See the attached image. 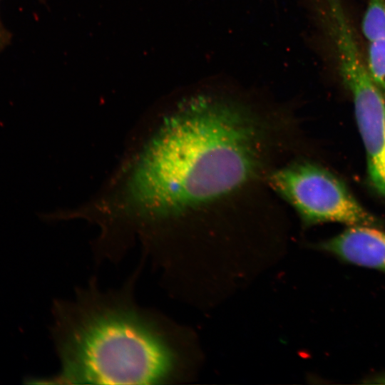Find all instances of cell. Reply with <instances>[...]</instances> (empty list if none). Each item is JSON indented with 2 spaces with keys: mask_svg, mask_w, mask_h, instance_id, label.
<instances>
[{
  "mask_svg": "<svg viewBox=\"0 0 385 385\" xmlns=\"http://www.w3.org/2000/svg\"><path fill=\"white\" fill-rule=\"evenodd\" d=\"M262 134L255 116L232 99L202 93L179 106L145 148L128 184L143 242L157 222L247 182L260 163Z\"/></svg>",
  "mask_w": 385,
  "mask_h": 385,
  "instance_id": "6da1fadb",
  "label": "cell"
},
{
  "mask_svg": "<svg viewBox=\"0 0 385 385\" xmlns=\"http://www.w3.org/2000/svg\"><path fill=\"white\" fill-rule=\"evenodd\" d=\"M141 267L120 287L103 289L93 277L71 297L54 300L51 330L60 367L41 383L160 385L177 378L175 332L135 298Z\"/></svg>",
  "mask_w": 385,
  "mask_h": 385,
  "instance_id": "7a4b0ae2",
  "label": "cell"
},
{
  "mask_svg": "<svg viewBox=\"0 0 385 385\" xmlns=\"http://www.w3.org/2000/svg\"><path fill=\"white\" fill-rule=\"evenodd\" d=\"M270 180L306 225L328 222L350 227H375L377 224L342 181L317 164L307 161L292 163L274 171Z\"/></svg>",
  "mask_w": 385,
  "mask_h": 385,
  "instance_id": "3957f363",
  "label": "cell"
},
{
  "mask_svg": "<svg viewBox=\"0 0 385 385\" xmlns=\"http://www.w3.org/2000/svg\"><path fill=\"white\" fill-rule=\"evenodd\" d=\"M369 178L385 196V98L375 83L351 91Z\"/></svg>",
  "mask_w": 385,
  "mask_h": 385,
  "instance_id": "277c9868",
  "label": "cell"
},
{
  "mask_svg": "<svg viewBox=\"0 0 385 385\" xmlns=\"http://www.w3.org/2000/svg\"><path fill=\"white\" fill-rule=\"evenodd\" d=\"M321 247L350 263L385 272V232L373 226H351Z\"/></svg>",
  "mask_w": 385,
  "mask_h": 385,
  "instance_id": "5b68a950",
  "label": "cell"
},
{
  "mask_svg": "<svg viewBox=\"0 0 385 385\" xmlns=\"http://www.w3.org/2000/svg\"><path fill=\"white\" fill-rule=\"evenodd\" d=\"M368 42H385V0H369L361 23Z\"/></svg>",
  "mask_w": 385,
  "mask_h": 385,
  "instance_id": "8992f818",
  "label": "cell"
},
{
  "mask_svg": "<svg viewBox=\"0 0 385 385\" xmlns=\"http://www.w3.org/2000/svg\"><path fill=\"white\" fill-rule=\"evenodd\" d=\"M366 62L369 74L385 96V42H368Z\"/></svg>",
  "mask_w": 385,
  "mask_h": 385,
  "instance_id": "52a82bcc",
  "label": "cell"
},
{
  "mask_svg": "<svg viewBox=\"0 0 385 385\" xmlns=\"http://www.w3.org/2000/svg\"><path fill=\"white\" fill-rule=\"evenodd\" d=\"M10 39L9 32L3 26L0 21V51L4 48Z\"/></svg>",
  "mask_w": 385,
  "mask_h": 385,
  "instance_id": "ba28073f",
  "label": "cell"
},
{
  "mask_svg": "<svg viewBox=\"0 0 385 385\" xmlns=\"http://www.w3.org/2000/svg\"><path fill=\"white\" fill-rule=\"evenodd\" d=\"M374 379V380L372 381L374 384H385V374L380 375Z\"/></svg>",
  "mask_w": 385,
  "mask_h": 385,
  "instance_id": "9c48e42d",
  "label": "cell"
}]
</instances>
